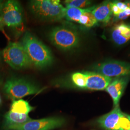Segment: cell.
<instances>
[{"label":"cell","instance_id":"obj_1","mask_svg":"<svg viewBox=\"0 0 130 130\" xmlns=\"http://www.w3.org/2000/svg\"><path fill=\"white\" fill-rule=\"evenodd\" d=\"M21 43L31 64L37 68H44L53 63L54 57L51 50L31 33H25Z\"/></svg>","mask_w":130,"mask_h":130},{"label":"cell","instance_id":"obj_2","mask_svg":"<svg viewBox=\"0 0 130 130\" xmlns=\"http://www.w3.org/2000/svg\"><path fill=\"white\" fill-rule=\"evenodd\" d=\"M32 14L43 20L57 21L65 18V9L57 0H35L30 2Z\"/></svg>","mask_w":130,"mask_h":130},{"label":"cell","instance_id":"obj_3","mask_svg":"<svg viewBox=\"0 0 130 130\" xmlns=\"http://www.w3.org/2000/svg\"><path fill=\"white\" fill-rule=\"evenodd\" d=\"M49 39L55 46L65 51H71L79 46V33L72 27L61 26L53 28L49 34Z\"/></svg>","mask_w":130,"mask_h":130},{"label":"cell","instance_id":"obj_4","mask_svg":"<svg viewBox=\"0 0 130 130\" xmlns=\"http://www.w3.org/2000/svg\"><path fill=\"white\" fill-rule=\"evenodd\" d=\"M42 90L36 84L27 79L17 77L7 79L4 86L5 93L14 100L27 95L37 94Z\"/></svg>","mask_w":130,"mask_h":130},{"label":"cell","instance_id":"obj_5","mask_svg":"<svg viewBox=\"0 0 130 130\" xmlns=\"http://www.w3.org/2000/svg\"><path fill=\"white\" fill-rule=\"evenodd\" d=\"M5 62L14 69L29 67L31 63L21 43L10 42L3 51Z\"/></svg>","mask_w":130,"mask_h":130},{"label":"cell","instance_id":"obj_6","mask_svg":"<svg viewBox=\"0 0 130 130\" xmlns=\"http://www.w3.org/2000/svg\"><path fill=\"white\" fill-rule=\"evenodd\" d=\"M98 122L106 130H130V115L121 111L119 106L100 117Z\"/></svg>","mask_w":130,"mask_h":130},{"label":"cell","instance_id":"obj_7","mask_svg":"<svg viewBox=\"0 0 130 130\" xmlns=\"http://www.w3.org/2000/svg\"><path fill=\"white\" fill-rule=\"evenodd\" d=\"M0 18L4 26L16 29L21 28L23 24V13L19 2L9 0L4 3L0 11Z\"/></svg>","mask_w":130,"mask_h":130},{"label":"cell","instance_id":"obj_8","mask_svg":"<svg viewBox=\"0 0 130 130\" xmlns=\"http://www.w3.org/2000/svg\"><path fill=\"white\" fill-rule=\"evenodd\" d=\"M93 69L94 72L110 78L130 76V63L123 61L106 60L96 64Z\"/></svg>","mask_w":130,"mask_h":130},{"label":"cell","instance_id":"obj_9","mask_svg":"<svg viewBox=\"0 0 130 130\" xmlns=\"http://www.w3.org/2000/svg\"><path fill=\"white\" fill-rule=\"evenodd\" d=\"M65 123L61 117H49L40 120H31L22 124L5 127L6 130H51L61 127Z\"/></svg>","mask_w":130,"mask_h":130},{"label":"cell","instance_id":"obj_10","mask_svg":"<svg viewBox=\"0 0 130 130\" xmlns=\"http://www.w3.org/2000/svg\"><path fill=\"white\" fill-rule=\"evenodd\" d=\"M130 79V76H122L112 79L105 91L109 93L113 102L114 107L119 106V102L126 86Z\"/></svg>","mask_w":130,"mask_h":130},{"label":"cell","instance_id":"obj_11","mask_svg":"<svg viewBox=\"0 0 130 130\" xmlns=\"http://www.w3.org/2000/svg\"><path fill=\"white\" fill-rule=\"evenodd\" d=\"M112 41L118 45H122L130 40V24L121 23L112 28L111 31Z\"/></svg>","mask_w":130,"mask_h":130},{"label":"cell","instance_id":"obj_12","mask_svg":"<svg viewBox=\"0 0 130 130\" xmlns=\"http://www.w3.org/2000/svg\"><path fill=\"white\" fill-rule=\"evenodd\" d=\"M92 13L98 22H101L105 24L108 23L112 15L111 1H106L98 6H94Z\"/></svg>","mask_w":130,"mask_h":130},{"label":"cell","instance_id":"obj_13","mask_svg":"<svg viewBox=\"0 0 130 130\" xmlns=\"http://www.w3.org/2000/svg\"><path fill=\"white\" fill-rule=\"evenodd\" d=\"M32 120L27 114H20L10 110L5 116V127L22 124Z\"/></svg>","mask_w":130,"mask_h":130},{"label":"cell","instance_id":"obj_14","mask_svg":"<svg viewBox=\"0 0 130 130\" xmlns=\"http://www.w3.org/2000/svg\"><path fill=\"white\" fill-rule=\"evenodd\" d=\"M34 107L26 101L23 99L14 100L12 104L10 111L20 114H27L32 111Z\"/></svg>","mask_w":130,"mask_h":130},{"label":"cell","instance_id":"obj_15","mask_svg":"<svg viewBox=\"0 0 130 130\" xmlns=\"http://www.w3.org/2000/svg\"><path fill=\"white\" fill-rule=\"evenodd\" d=\"M90 8L80 9L73 7H65V18L69 21L79 22V19L84 12L87 11Z\"/></svg>","mask_w":130,"mask_h":130},{"label":"cell","instance_id":"obj_16","mask_svg":"<svg viewBox=\"0 0 130 130\" xmlns=\"http://www.w3.org/2000/svg\"><path fill=\"white\" fill-rule=\"evenodd\" d=\"M94 7V6L90 7L89 10L82 14L78 22L79 24L87 28H92L98 25V21L92 13Z\"/></svg>","mask_w":130,"mask_h":130},{"label":"cell","instance_id":"obj_17","mask_svg":"<svg viewBox=\"0 0 130 130\" xmlns=\"http://www.w3.org/2000/svg\"><path fill=\"white\" fill-rule=\"evenodd\" d=\"M71 80L76 87L85 89L86 82L85 72H76L71 75Z\"/></svg>","mask_w":130,"mask_h":130},{"label":"cell","instance_id":"obj_18","mask_svg":"<svg viewBox=\"0 0 130 130\" xmlns=\"http://www.w3.org/2000/svg\"><path fill=\"white\" fill-rule=\"evenodd\" d=\"M130 6V1H126L124 2L118 1H111L112 13L115 17H116Z\"/></svg>","mask_w":130,"mask_h":130},{"label":"cell","instance_id":"obj_19","mask_svg":"<svg viewBox=\"0 0 130 130\" xmlns=\"http://www.w3.org/2000/svg\"><path fill=\"white\" fill-rule=\"evenodd\" d=\"M66 7L85 9L90 7L92 2L87 0H67L64 2Z\"/></svg>","mask_w":130,"mask_h":130},{"label":"cell","instance_id":"obj_20","mask_svg":"<svg viewBox=\"0 0 130 130\" xmlns=\"http://www.w3.org/2000/svg\"><path fill=\"white\" fill-rule=\"evenodd\" d=\"M130 17V6L127 9L121 12L115 18L117 20H123L128 18Z\"/></svg>","mask_w":130,"mask_h":130},{"label":"cell","instance_id":"obj_21","mask_svg":"<svg viewBox=\"0 0 130 130\" xmlns=\"http://www.w3.org/2000/svg\"><path fill=\"white\" fill-rule=\"evenodd\" d=\"M4 27V25L3 22L2 21V19L0 18V30H3Z\"/></svg>","mask_w":130,"mask_h":130},{"label":"cell","instance_id":"obj_22","mask_svg":"<svg viewBox=\"0 0 130 130\" xmlns=\"http://www.w3.org/2000/svg\"><path fill=\"white\" fill-rule=\"evenodd\" d=\"M3 4H4V3H3V2L0 1V11H1V10L2 9V6L3 5Z\"/></svg>","mask_w":130,"mask_h":130},{"label":"cell","instance_id":"obj_23","mask_svg":"<svg viewBox=\"0 0 130 130\" xmlns=\"http://www.w3.org/2000/svg\"><path fill=\"white\" fill-rule=\"evenodd\" d=\"M1 102V98H0V103Z\"/></svg>","mask_w":130,"mask_h":130},{"label":"cell","instance_id":"obj_24","mask_svg":"<svg viewBox=\"0 0 130 130\" xmlns=\"http://www.w3.org/2000/svg\"><path fill=\"white\" fill-rule=\"evenodd\" d=\"M0 60H1V53H0Z\"/></svg>","mask_w":130,"mask_h":130}]
</instances>
